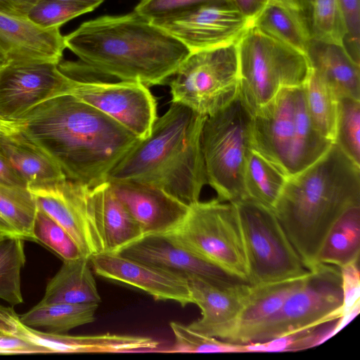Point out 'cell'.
<instances>
[{
	"instance_id": "5b68a950",
	"label": "cell",
	"mask_w": 360,
	"mask_h": 360,
	"mask_svg": "<svg viewBox=\"0 0 360 360\" xmlns=\"http://www.w3.org/2000/svg\"><path fill=\"white\" fill-rule=\"evenodd\" d=\"M254 148L288 176L306 169L333 144L315 127L302 86L281 89L252 115Z\"/></svg>"
},
{
	"instance_id": "ee69618b",
	"label": "cell",
	"mask_w": 360,
	"mask_h": 360,
	"mask_svg": "<svg viewBox=\"0 0 360 360\" xmlns=\"http://www.w3.org/2000/svg\"><path fill=\"white\" fill-rule=\"evenodd\" d=\"M22 324L20 316L15 312L13 307L0 304V336L20 338Z\"/></svg>"
},
{
	"instance_id": "7c38bea8",
	"label": "cell",
	"mask_w": 360,
	"mask_h": 360,
	"mask_svg": "<svg viewBox=\"0 0 360 360\" xmlns=\"http://www.w3.org/2000/svg\"><path fill=\"white\" fill-rule=\"evenodd\" d=\"M27 188L37 208L70 235L83 257L90 259L92 256L105 252L91 187L65 179Z\"/></svg>"
},
{
	"instance_id": "5bb4252c",
	"label": "cell",
	"mask_w": 360,
	"mask_h": 360,
	"mask_svg": "<svg viewBox=\"0 0 360 360\" xmlns=\"http://www.w3.org/2000/svg\"><path fill=\"white\" fill-rule=\"evenodd\" d=\"M72 79L67 94L104 113L139 139L150 134L158 118L157 101L148 86L136 82Z\"/></svg>"
},
{
	"instance_id": "74e56055",
	"label": "cell",
	"mask_w": 360,
	"mask_h": 360,
	"mask_svg": "<svg viewBox=\"0 0 360 360\" xmlns=\"http://www.w3.org/2000/svg\"><path fill=\"white\" fill-rule=\"evenodd\" d=\"M34 241L39 242L63 260L83 257L70 235L56 221L37 208L33 229Z\"/></svg>"
},
{
	"instance_id": "e0dca14e",
	"label": "cell",
	"mask_w": 360,
	"mask_h": 360,
	"mask_svg": "<svg viewBox=\"0 0 360 360\" xmlns=\"http://www.w3.org/2000/svg\"><path fill=\"white\" fill-rule=\"evenodd\" d=\"M94 271L105 278L144 291L156 300L193 304L188 280L117 252H103L89 259Z\"/></svg>"
},
{
	"instance_id": "ffe728a7",
	"label": "cell",
	"mask_w": 360,
	"mask_h": 360,
	"mask_svg": "<svg viewBox=\"0 0 360 360\" xmlns=\"http://www.w3.org/2000/svg\"><path fill=\"white\" fill-rule=\"evenodd\" d=\"M0 49L8 61L58 64L66 47L60 28H44L27 17L0 13Z\"/></svg>"
},
{
	"instance_id": "7dc6e473",
	"label": "cell",
	"mask_w": 360,
	"mask_h": 360,
	"mask_svg": "<svg viewBox=\"0 0 360 360\" xmlns=\"http://www.w3.org/2000/svg\"><path fill=\"white\" fill-rule=\"evenodd\" d=\"M0 184L11 186H27L25 182L17 174L6 158L1 153Z\"/></svg>"
},
{
	"instance_id": "7bdbcfd3",
	"label": "cell",
	"mask_w": 360,
	"mask_h": 360,
	"mask_svg": "<svg viewBox=\"0 0 360 360\" xmlns=\"http://www.w3.org/2000/svg\"><path fill=\"white\" fill-rule=\"evenodd\" d=\"M48 354L44 347L16 336H0V354Z\"/></svg>"
},
{
	"instance_id": "836d02e7",
	"label": "cell",
	"mask_w": 360,
	"mask_h": 360,
	"mask_svg": "<svg viewBox=\"0 0 360 360\" xmlns=\"http://www.w3.org/2000/svg\"><path fill=\"white\" fill-rule=\"evenodd\" d=\"M333 143L360 166V99L338 98V111Z\"/></svg>"
},
{
	"instance_id": "4316f807",
	"label": "cell",
	"mask_w": 360,
	"mask_h": 360,
	"mask_svg": "<svg viewBox=\"0 0 360 360\" xmlns=\"http://www.w3.org/2000/svg\"><path fill=\"white\" fill-rule=\"evenodd\" d=\"M89 264V259L84 257L63 260L58 272L48 282L40 302L99 304L101 296Z\"/></svg>"
},
{
	"instance_id": "db71d44e",
	"label": "cell",
	"mask_w": 360,
	"mask_h": 360,
	"mask_svg": "<svg viewBox=\"0 0 360 360\" xmlns=\"http://www.w3.org/2000/svg\"><path fill=\"white\" fill-rule=\"evenodd\" d=\"M5 236H6L5 234H4L3 233L0 232V239L4 238Z\"/></svg>"
},
{
	"instance_id": "9a60e30c",
	"label": "cell",
	"mask_w": 360,
	"mask_h": 360,
	"mask_svg": "<svg viewBox=\"0 0 360 360\" xmlns=\"http://www.w3.org/2000/svg\"><path fill=\"white\" fill-rule=\"evenodd\" d=\"M58 65L8 61L0 68V117L19 120L40 103L67 94L73 79Z\"/></svg>"
},
{
	"instance_id": "2e32d148",
	"label": "cell",
	"mask_w": 360,
	"mask_h": 360,
	"mask_svg": "<svg viewBox=\"0 0 360 360\" xmlns=\"http://www.w3.org/2000/svg\"><path fill=\"white\" fill-rule=\"evenodd\" d=\"M117 253L187 280L198 278L223 286L246 283L199 256L166 233L143 235Z\"/></svg>"
},
{
	"instance_id": "7a4b0ae2",
	"label": "cell",
	"mask_w": 360,
	"mask_h": 360,
	"mask_svg": "<svg viewBox=\"0 0 360 360\" xmlns=\"http://www.w3.org/2000/svg\"><path fill=\"white\" fill-rule=\"evenodd\" d=\"M22 134L45 151L66 179L94 187L139 140L116 121L70 94L49 99L22 119Z\"/></svg>"
},
{
	"instance_id": "8fae6325",
	"label": "cell",
	"mask_w": 360,
	"mask_h": 360,
	"mask_svg": "<svg viewBox=\"0 0 360 360\" xmlns=\"http://www.w3.org/2000/svg\"><path fill=\"white\" fill-rule=\"evenodd\" d=\"M233 203L242 227L249 284L271 283L308 271L273 210L250 198Z\"/></svg>"
},
{
	"instance_id": "bcb514c9",
	"label": "cell",
	"mask_w": 360,
	"mask_h": 360,
	"mask_svg": "<svg viewBox=\"0 0 360 360\" xmlns=\"http://www.w3.org/2000/svg\"><path fill=\"white\" fill-rule=\"evenodd\" d=\"M37 0H0V13L27 17L32 6Z\"/></svg>"
},
{
	"instance_id": "8d00e7d4",
	"label": "cell",
	"mask_w": 360,
	"mask_h": 360,
	"mask_svg": "<svg viewBox=\"0 0 360 360\" xmlns=\"http://www.w3.org/2000/svg\"><path fill=\"white\" fill-rule=\"evenodd\" d=\"M174 337V344L167 353H240L246 352L245 345L234 344L197 333L184 324L169 323Z\"/></svg>"
},
{
	"instance_id": "9c48e42d",
	"label": "cell",
	"mask_w": 360,
	"mask_h": 360,
	"mask_svg": "<svg viewBox=\"0 0 360 360\" xmlns=\"http://www.w3.org/2000/svg\"><path fill=\"white\" fill-rule=\"evenodd\" d=\"M172 103L211 116L231 103L239 94L236 44L191 52L169 82Z\"/></svg>"
},
{
	"instance_id": "7402d4cb",
	"label": "cell",
	"mask_w": 360,
	"mask_h": 360,
	"mask_svg": "<svg viewBox=\"0 0 360 360\" xmlns=\"http://www.w3.org/2000/svg\"><path fill=\"white\" fill-rule=\"evenodd\" d=\"M311 68L338 98L360 99V68L345 45L311 40L307 51Z\"/></svg>"
},
{
	"instance_id": "d6a6232c",
	"label": "cell",
	"mask_w": 360,
	"mask_h": 360,
	"mask_svg": "<svg viewBox=\"0 0 360 360\" xmlns=\"http://www.w3.org/2000/svg\"><path fill=\"white\" fill-rule=\"evenodd\" d=\"M25 261L23 238L5 236L0 239V298L12 306L23 302L21 270Z\"/></svg>"
},
{
	"instance_id": "1f68e13d",
	"label": "cell",
	"mask_w": 360,
	"mask_h": 360,
	"mask_svg": "<svg viewBox=\"0 0 360 360\" xmlns=\"http://www.w3.org/2000/svg\"><path fill=\"white\" fill-rule=\"evenodd\" d=\"M37 211L36 202L27 186L0 184V215L18 237L34 240Z\"/></svg>"
},
{
	"instance_id": "f907efd6",
	"label": "cell",
	"mask_w": 360,
	"mask_h": 360,
	"mask_svg": "<svg viewBox=\"0 0 360 360\" xmlns=\"http://www.w3.org/2000/svg\"><path fill=\"white\" fill-rule=\"evenodd\" d=\"M0 232L8 236H18L0 215Z\"/></svg>"
},
{
	"instance_id": "8992f818",
	"label": "cell",
	"mask_w": 360,
	"mask_h": 360,
	"mask_svg": "<svg viewBox=\"0 0 360 360\" xmlns=\"http://www.w3.org/2000/svg\"><path fill=\"white\" fill-rule=\"evenodd\" d=\"M254 148L252 115L238 97L217 113L207 117L201 148L207 182L221 201L248 198L243 176Z\"/></svg>"
},
{
	"instance_id": "603a6c76",
	"label": "cell",
	"mask_w": 360,
	"mask_h": 360,
	"mask_svg": "<svg viewBox=\"0 0 360 360\" xmlns=\"http://www.w3.org/2000/svg\"><path fill=\"white\" fill-rule=\"evenodd\" d=\"M91 193L105 252H117L143 236L141 228L115 196L109 182L91 187Z\"/></svg>"
},
{
	"instance_id": "4fadbf2b",
	"label": "cell",
	"mask_w": 360,
	"mask_h": 360,
	"mask_svg": "<svg viewBox=\"0 0 360 360\" xmlns=\"http://www.w3.org/2000/svg\"><path fill=\"white\" fill-rule=\"evenodd\" d=\"M191 52L236 44L253 22L227 1L202 4L151 21Z\"/></svg>"
},
{
	"instance_id": "277c9868",
	"label": "cell",
	"mask_w": 360,
	"mask_h": 360,
	"mask_svg": "<svg viewBox=\"0 0 360 360\" xmlns=\"http://www.w3.org/2000/svg\"><path fill=\"white\" fill-rule=\"evenodd\" d=\"M207 116L176 103L158 117L150 134L139 139L110 172L106 181L152 186L190 206L207 182L201 148Z\"/></svg>"
},
{
	"instance_id": "4dcf8cb0",
	"label": "cell",
	"mask_w": 360,
	"mask_h": 360,
	"mask_svg": "<svg viewBox=\"0 0 360 360\" xmlns=\"http://www.w3.org/2000/svg\"><path fill=\"white\" fill-rule=\"evenodd\" d=\"M309 116L316 129L334 141L338 96L333 89L311 68L303 84Z\"/></svg>"
},
{
	"instance_id": "60d3db41",
	"label": "cell",
	"mask_w": 360,
	"mask_h": 360,
	"mask_svg": "<svg viewBox=\"0 0 360 360\" xmlns=\"http://www.w3.org/2000/svg\"><path fill=\"white\" fill-rule=\"evenodd\" d=\"M359 261L347 264L341 268V286L342 290V316L360 303Z\"/></svg>"
},
{
	"instance_id": "cb8c5ba5",
	"label": "cell",
	"mask_w": 360,
	"mask_h": 360,
	"mask_svg": "<svg viewBox=\"0 0 360 360\" xmlns=\"http://www.w3.org/2000/svg\"><path fill=\"white\" fill-rule=\"evenodd\" d=\"M253 25L307 55L312 38L304 9L297 0H271L253 20Z\"/></svg>"
},
{
	"instance_id": "e575fe53",
	"label": "cell",
	"mask_w": 360,
	"mask_h": 360,
	"mask_svg": "<svg viewBox=\"0 0 360 360\" xmlns=\"http://www.w3.org/2000/svg\"><path fill=\"white\" fill-rule=\"evenodd\" d=\"M309 25L313 40L345 45L347 31L338 0H313Z\"/></svg>"
},
{
	"instance_id": "f1b7e54d",
	"label": "cell",
	"mask_w": 360,
	"mask_h": 360,
	"mask_svg": "<svg viewBox=\"0 0 360 360\" xmlns=\"http://www.w3.org/2000/svg\"><path fill=\"white\" fill-rule=\"evenodd\" d=\"M96 304L44 303L39 302L20 316L21 321L32 328L52 333L69 330L91 323Z\"/></svg>"
},
{
	"instance_id": "ba28073f",
	"label": "cell",
	"mask_w": 360,
	"mask_h": 360,
	"mask_svg": "<svg viewBox=\"0 0 360 360\" xmlns=\"http://www.w3.org/2000/svg\"><path fill=\"white\" fill-rule=\"evenodd\" d=\"M166 234L248 283L249 271L245 242L234 203L218 198L199 200L189 206L183 221Z\"/></svg>"
},
{
	"instance_id": "d4e9b609",
	"label": "cell",
	"mask_w": 360,
	"mask_h": 360,
	"mask_svg": "<svg viewBox=\"0 0 360 360\" xmlns=\"http://www.w3.org/2000/svg\"><path fill=\"white\" fill-rule=\"evenodd\" d=\"M309 273H306L259 285L252 288L238 320L235 330L227 342L240 344L243 338L265 321L282 306L285 300L302 283Z\"/></svg>"
},
{
	"instance_id": "f35d334b",
	"label": "cell",
	"mask_w": 360,
	"mask_h": 360,
	"mask_svg": "<svg viewBox=\"0 0 360 360\" xmlns=\"http://www.w3.org/2000/svg\"><path fill=\"white\" fill-rule=\"evenodd\" d=\"M94 11L93 8L77 4L58 0H37L27 14V17L44 28H60L68 21Z\"/></svg>"
},
{
	"instance_id": "6da1fadb",
	"label": "cell",
	"mask_w": 360,
	"mask_h": 360,
	"mask_svg": "<svg viewBox=\"0 0 360 360\" xmlns=\"http://www.w3.org/2000/svg\"><path fill=\"white\" fill-rule=\"evenodd\" d=\"M64 41L80 61L61 60L58 66L65 75L88 71L148 87L165 84L190 53L178 39L134 11L84 22Z\"/></svg>"
},
{
	"instance_id": "ab89813d",
	"label": "cell",
	"mask_w": 360,
	"mask_h": 360,
	"mask_svg": "<svg viewBox=\"0 0 360 360\" xmlns=\"http://www.w3.org/2000/svg\"><path fill=\"white\" fill-rule=\"evenodd\" d=\"M221 1L226 0H141L134 11L143 18L153 21L202 4Z\"/></svg>"
},
{
	"instance_id": "b9f144b4",
	"label": "cell",
	"mask_w": 360,
	"mask_h": 360,
	"mask_svg": "<svg viewBox=\"0 0 360 360\" xmlns=\"http://www.w3.org/2000/svg\"><path fill=\"white\" fill-rule=\"evenodd\" d=\"M346 27L347 37L352 45V55L359 63L360 0H338Z\"/></svg>"
},
{
	"instance_id": "f546056e",
	"label": "cell",
	"mask_w": 360,
	"mask_h": 360,
	"mask_svg": "<svg viewBox=\"0 0 360 360\" xmlns=\"http://www.w3.org/2000/svg\"><path fill=\"white\" fill-rule=\"evenodd\" d=\"M288 178L278 166L255 148L252 149L243 176L248 198L274 210Z\"/></svg>"
},
{
	"instance_id": "30bf717a",
	"label": "cell",
	"mask_w": 360,
	"mask_h": 360,
	"mask_svg": "<svg viewBox=\"0 0 360 360\" xmlns=\"http://www.w3.org/2000/svg\"><path fill=\"white\" fill-rule=\"evenodd\" d=\"M342 290L339 267L319 264L282 306L250 331L241 345L266 342L333 322L342 316Z\"/></svg>"
},
{
	"instance_id": "681fc988",
	"label": "cell",
	"mask_w": 360,
	"mask_h": 360,
	"mask_svg": "<svg viewBox=\"0 0 360 360\" xmlns=\"http://www.w3.org/2000/svg\"><path fill=\"white\" fill-rule=\"evenodd\" d=\"M61 1L77 4L89 6L94 10L100 6L105 0H58Z\"/></svg>"
},
{
	"instance_id": "f6af8a7d",
	"label": "cell",
	"mask_w": 360,
	"mask_h": 360,
	"mask_svg": "<svg viewBox=\"0 0 360 360\" xmlns=\"http://www.w3.org/2000/svg\"><path fill=\"white\" fill-rule=\"evenodd\" d=\"M271 0H226L252 22Z\"/></svg>"
},
{
	"instance_id": "52a82bcc",
	"label": "cell",
	"mask_w": 360,
	"mask_h": 360,
	"mask_svg": "<svg viewBox=\"0 0 360 360\" xmlns=\"http://www.w3.org/2000/svg\"><path fill=\"white\" fill-rule=\"evenodd\" d=\"M236 46L239 97L252 115L281 89L302 86L311 69L306 54L279 42L253 25Z\"/></svg>"
},
{
	"instance_id": "d590c367",
	"label": "cell",
	"mask_w": 360,
	"mask_h": 360,
	"mask_svg": "<svg viewBox=\"0 0 360 360\" xmlns=\"http://www.w3.org/2000/svg\"><path fill=\"white\" fill-rule=\"evenodd\" d=\"M330 323L304 328L266 342L246 344V352H294L316 347L333 336L335 323L327 326Z\"/></svg>"
},
{
	"instance_id": "3957f363",
	"label": "cell",
	"mask_w": 360,
	"mask_h": 360,
	"mask_svg": "<svg viewBox=\"0 0 360 360\" xmlns=\"http://www.w3.org/2000/svg\"><path fill=\"white\" fill-rule=\"evenodd\" d=\"M357 203L360 166L333 143L318 160L288 176L273 210L309 271L318 265V253L332 225Z\"/></svg>"
},
{
	"instance_id": "d6986e66",
	"label": "cell",
	"mask_w": 360,
	"mask_h": 360,
	"mask_svg": "<svg viewBox=\"0 0 360 360\" xmlns=\"http://www.w3.org/2000/svg\"><path fill=\"white\" fill-rule=\"evenodd\" d=\"M109 183L143 235L172 231L188 212V205L160 188L131 181Z\"/></svg>"
},
{
	"instance_id": "f5cc1de1",
	"label": "cell",
	"mask_w": 360,
	"mask_h": 360,
	"mask_svg": "<svg viewBox=\"0 0 360 360\" xmlns=\"http://www.w3.org/2000/svg\"><path fill=\"white\" fill-rule=\"evenodd\" d=\"M8 62L6 56L0 49V68L6 65Z\"/></svg>"
},
{
	"instance_id": "c3c4849f",
	"label": "cell",
	"mask_w": 360,
	"mask_h": 360,
	"mask_svg": "<svg viewBox=\"0 0 360 360\" xmlns=\"http://www.w3.org/2000/svg\"><path fill=\"white\" fill-rule=\"evenodd\" d=\"M21 131V120H9L0 117V147L6 139Z\"/></svg>"
},
{
	"instance_id": "ac0fdd59",
	"label": "cell",
	"mask_w": 360,
	"mask_h": 360,
	"mask_svg": "<svg viewBox=\"0 0 360 360\" xmlns=\"http://www.w3.org/2000/svg\"><path fill=\"white\" fill-rule=\"evenodd\" d=\"M188 283L193 304L201 312L200 318L188 327L200 334L227 342L248 301L252 285L240 283L223 286L198 278H188Z\"/></svg>"
},
{
	"instance_id": "484cf974",
	"label": "cell",
	"mask_w": 360,
	"mask_h": 360,
	"mask_svg": "<svg viewBox=\"0 0 360 360\" xmlns=\"http://www.w3.org/2000/svg\"><path fill=\"white\" fill-rule=\"evenodd\" d=\"M0 153L25 182L27 187L66 179L58 165L40 147L21 133L6 139Z\"/></svg>"
},
{
	"instance_id": "816d5d0a",
	"label": "cell",
	"mask_w": 360,
	"mask_h": 360,
	"mask_svg": "<svg viewBox=\"0 0 360 360\" xmlns=\"http://www.w3.org/2000/svg\"><path fill=\"white\" fill-rule=\"evenodd\" d=\"M299 4L304 8H309L313 0H297Z\"/></svg>"
},
{
	"instance_id": "83f0119b",
	"label": "cell",
	"mask_w": 360,
	"mask_h": 360,
	"mask_svg": "<svg viewBox=\"0 0 360 360\" xmlns=\"http://www.w3.org/2000/svg\"><path fill=\"white\" fill-rule=\"evenodd\" d=\"M360 203L347 207L328 232L316 258V263L341 268L359 261Z\"/></svg>"
},
{
	"instance_id": "44dd1931",
	"label": "cell",
	"mask_w": 360,
	"mask_h": 360,
	"mask_svg": "<svg viewBox=\"0 0 360 360\" xmlns=\"http://www.w3.org/2000/svg\"><path fill=\"white\" fill-rule=\"evenodd\" d=\"M25 339L48 353H146L158 352L160 343L148 337L99 334L71 335L41 331L25 325Z\"/></svg>"
}]
</instances>
